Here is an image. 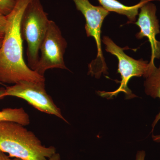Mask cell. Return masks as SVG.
Returning a JSON list of instances; mask_svg holds the SVG:
<instances>
[{
    "label": "cell",
    "mask_w": 160,
    "mask_h": 160,
    "mask_svg": "<svg viewBox=\"0 0 160 160\" xmlns=\"http://www.w3.org/2000/svg\"><path fill=\"white\" fill-rule=\"evenodd\" d=\"M77 9L82 13L86 19L85 30L87 37H92L95 40L98 53L95 59L89 65L88 74L99 78L102 73L107 74V68L102 49L101 29L103 21L109 14L102 6H95L89 0H72Z\"/></svg>",
    "instance_id": "cell-5"
},
{
    "label": "cell",
    "mask_w": 160,
    "mask_h": 160,
    "mask_svg": "<svg viewBox=\"0 0 160 160\" xmlns=\"http://www.w3.org/2000/svg\"><path fill=\"white\" fill-rule=\"evenodd\" d=\"M140 9L138 21L133 23L140 29L136 37L138 39L148 38L151 48L149 63L154 65L155 59H160V42L156 38L157 35L160 33L159 21L156 16L157 7L152 2H149L145 3Z\"/></svg>",
    "instance_id": "cell-8"
},
{
    "label": "cell",
    "mask_w": 160,
    "mask_h": 160,
    "mask_svg": "<svg viewBox=\"0 0 160 160\" xmlns=\"http://www.w3.org/2000/svg\"><path fill=\"white\" fill-rule=\"evenodd\" d=\"M5 97H14L25 100L39 111L52 115L68 122L52 98L47 93L45 82L21 81L5 89Z\"/></svg>",
    "instance_id": "cell-6"
},
{
    "label": "cell",
    "mask_w": 160,
    "mask_h": 160,
    "mask_svg": "<svg viewBox=\"0 0 160 160\" xmlns=\"http://www.w3.org/2000/svg\"><path fill=\"white\" fill-rule=\"evenodd\" d=\"M31 0H17L6 16L7 26L0 48V83L14 84L21 81L45 82L44 76L29 68L23 58L21 21L24 10Z\"/></svg>",
    "instance_id": "cell-1"
},
{
    "label": "cell",
    "mask_w": 160,
    "mask_h": 160,
    "mask_svg": "<svg viewBox=\"0 0 160 160\" xmlns=\"http://www.w3.org/2000/svg\"><path fill=\"white\" fill-rule=\"evenodd\" d=\"M17 0H0V14L7 16L14 8Z\"/></svg>",
    "instance_id": "cell-12"
},
{
    "label": "cell",
    "mask_w": 160,
    "mask_h": 160,
    "mask_svg": "<svg viewBox=\"0 0 160 160\" xmlns=\"http://www.w3.org/2000/svg\"><path fill=\"white\" fill-rule=\"evenodd\" d=\"M67 46V42L59 27L50 20L49 28L40 47L39 59L34 71L44 76L48 69H68L64 61Z\"/></svg>",
    "instance_id": "cell-7"
},
{
    "label": "cell",
    "mask_w": 160,
    "mask_h": 160,
    "mask_svg": "<svg viewBox=\"0 0 160 160\" xmlns=\"http://www.w3.org/2000/svg\"><path fill=\"white\" fill-rule=\"evenodd\" d=\"M61 159V156L59 153H55L54 154L52 155V156L48 159V160H60Z\"/></svg>",
    "instance_id": "cell-16"
},
{
    "label": "cell",
    "mask_w": 160,
    "mask_h": 160,
    "mask_svg": "<svg viewBox=\"0 0 160 160\" xmlns=\"http://www.w3.org/2000/svg\"><path fill=\"white\" fill-rule=\"evenodd\" d=\"M2 39H1L0 40V48L2 46Z\"/></svg>",
    "instance_id": "cell-19"
},
{
    "label": "cell",
    "mask_w": 160,
    "mask_h": 160,
    "mask_svg": "<svg viewBox=\"0 0 160 160\" xmlns=\"http://www.w3.org/2000/svg\"><path fill=\"white\" fill-rule=\"evenodd\" d=\"M5 89H0V100L2 99L5 98L4 93H5Z\"/></svg>",
    "instance_id": "cell-18"
},
{
    "label": "cell",
    "mask_w": 160,
    "mask_h": 160,
    "mask_svg": "<svg viewBox=\"0 0 160 160\" xmlns=\"http://www.w3.org/2000/svg\"><path fill=\"white\" fill-rule=\"evenodd\" d=\"M102 42L106 46V50L114 55L118 60V73H120L122 80L121 85L117 89L111 92H98V93L103 97L110 99L116 97L120 92H124L126 99H130L135 97L128 87L129 80L133 77L146 78L148 76L152 69L155 66L149 65L148 61L141 59H134L124 52L125 48H122L115 44L114 42L107 36H104Z\"/></svg>",
    "instance_id": "cell-4"
},
{
    "label": "cell",
    "mask_w": 160,
    "mask_h": 160,
    "mask_svg": "<svg viewBox=\"0 0 160 160\" xmlns=\"http://www.w3.org/2000/svg\"><path fill=\"white\" fill-rule=\"evenodd\" d=\"M146 156V152L144 150L138 151L136 156V160H145Z\"/></svg>",
    "instance_id": "cell-14"
},
{
    "label": "cell",
    "mask_w": 160,
    "mask_h": 160,
    "mask_svg": "<svg viewBox=\"0 0 160 160\" xmlns=\"http://www.w3.org/2000/svg\"><path fill=\"white\" fill-rule=\"evenodd\" d=\"M152 138L154 142H160V135H152Z\"/></svg>",
    "instance_id": "cell-17"
},
{
    "label": "cell",
    "mask_w": 160,
    "mask_h": 160,
    "mask_svg": "<svg viewBox=\"0 0 160 160\" xmlns=\"http://www.w3.org/2000/svg\"><path fill=\"white\" fill-rule=\"evenodd\" d=\"M30 121L29 114L22 108H6L0 111V122H14L26 126Z\"/></svg>",
    "instance_id": "cell-11"
},
{
    "label": "cell",
    "mask_w": 160,
    "mask_h": 160,
    "mask_svg": "<svg viewBox=\"0 0 160 160\" xmlns=\"http://www.w3.org/2000/svg\"><path fill=\"white\" fill-rule=\"evenodd\" d=\"M7 26L6 16L0 14V40L3 39L6 32Z\"/></svg>",
    "instance_id": "cell-13"
},
{
    "label": "cell",
    "mask_w": 160,
    "mask_h": 160,
    "mask_svg": "<svg viewBox=\"0 0 160 160\" xmlns=\"http://www.w3.org/2000/svg\"><path fill=\"white\" fill-rule=\"evenodd\" d=\"M11 158L9 156H7L5 152L0 150V160H22L17 158L13 159H11Z\"/></svg>",
    "instance_id": "cell-15"
},
{
    "label": "cell",
    "mask_w": 160,
    "mask_h": 160,
    "mask_svg": "<svg viewBox=\"0 0 160 160\" xmlns=\"http://www.w3.org/2000/svg\"><path fill=\"white\" fill-rule=\"evenodd\" d=\"M145 92L151 97L160 99V66L158 68L155 67L152 69L144 82ZM160 120V111L156 116L152 125L151 132H153L155 126Z\"/></svg>",
    "instance_id": "cell-10"
},
{
    "label": "cell",
    "mask_w": 160,
    "mask_h": 160,
    "mask_svg": "<svg viewBox=\"0 0 160 160\" xmlns=\"http://www.w3.org/2000/svg\"><path fill=\"white\" fill-rule=\"evenodd\" d=\"M50 20L40 0H31L21 21L22 39L27 45L28 66L34 71L40 57V48L49 28Z\"/></svg>",
    "instance_id": "cell-3"
},
{
    "label": "cell",
    "mask_w": 160,
    "mask_h": 160,
    "mask_svg": "<svg viewBox=\"0 0 160 160\" xmlns=\"http://www.w3.org/2000/svg\"><path fill=\"white\" fill-rule=\"evenodd\" d=\"M0 150L22 160H48L56 152L54 147L43 146L32 132L12 122H0Z\"/></svg>",
    "instance_id": "cell-2"
},
{
    "label": "cell",
    "mask_w": 160,
    "mask_h": 160,
    "mask_svg": "<svg viewBox=\"0 0 160 160\" xmlns=\"http://www.w3.org/2000/svg\"><path fill=\"white\" fill-rule=\"evenodd\" d=\"M160 0H141L134 6H128L123 5L117 0H98L103 8L109 12H114L118 14L126 16L129 21L126 24L134 23L139 14V9L145 4L149 2Z\"/></svg>",
    "instance_id": "cell-9"
}]
</instances>
